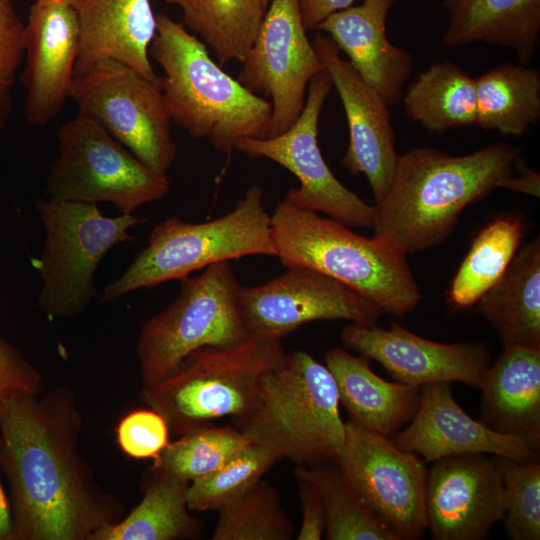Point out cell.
<instances>
[{
  "label": "cell",
  "mask_w": 540,
  "mask_h": 540,
  "mask_svg": "<svg viewBox=\"0 0 540 540\" xmlns=\"http://www.w3.org/2000/svg\"><path fill=\"white\" fill-rule=\"evenodd\" d=\"M0 397V465L12 495L16 540H90L126 515L79 451L82 417L61 386Z\"/></svg>",
  "instance_id": "1"
},
{
  "label": "cell",
  "mask_w": 540,
  "mask_h": 540,
  "mask_svg": "<svg viewBox=\"0 0 540 540\" xmlns=\"http://www.w3.org/2000/svg\"><path fill=\"white\" fill-rule=\"evenodd\" d=\"M521 149L494 143L451 156L429 147L399 155L389 191L375 204V237L406 254L434 247L456 226L464 209L485 198L514 173Z\"/></svg>",
  "instance_id": "2"
},
{
  "label": "cell",
  "mask_w": 540,
  "mask_h": 540,
  "mask_svg": "<svg viewBox=\"0 0 540 540\" xmlns=\"http://www.w3.org/2000/svg\"><path fill=\"white\" fill-rule=\"evenodd\" d=\"M149 54L160 65V89L171 122L194 138H206L230 160L245 138H268L271 103L227 74L207 45L182 22L156 14Z\"/></svg>",
  "instance_id": "3"
},
{
  "label": "cell",
  "mask_w": 540,
  "mask_h": 540,
  "mask_svg": "<svg viewBox=\"0 0 540 540\" xmlns=\"http://www.w3.org/2000/svg\"><path fill=\"white\" fill-rule=\"evenodd\" d=\"M271 233L283 266L327 275L402 318L421 300L407 254L394 243L368 238L317 212L280 202L271 215Z\"/></svg>",
  "instance_id": "4"
},
{
  "label": "cell",
  "mask_w": 540,
  "mask_h": 540,
  "mask_svg": "<svg viewBox=\"0 0 540 540\" xmlns=\"http://www.w3.org/2000/svg\"><path fill=\"white\" fill-rule=\"evenodd\" d=\"M233 422L251 443L301 466L335 462L345 440L334 378L302 350L263 375L251 407Z\"/></svg>",
  "instance_id": "5"
},
{
  "label": "cell",
  "mask_w": 540,
  "mask_h": 540,
  "mask_svg": "<svg viewBox=\"0 0 540 540\" xmlns=\"http://www.w3.org/2000/svg\"><path fill=\"white\" fill-rule=\"evenodd\" d=\"M250 255L276 256L271 215L264 208L259 185L247 189L234 209L217 219L190 223L172 216L157 224L147 246L103 288L98 302L110 303L135 290Z\"/></svg>",
  "instance_id": "6"
},
{
  "label": "cell",
  "mask_w": 540,
  "mask_h": 540,
  "mask_svg": "<svg viewBox=\"0 0 540 540\" xmlns=\"http://www.w3.org/2000/svg\"><path fill=\"white\" fill-rule=\"evenodd\" d=\"M284 354L282 341L253 336L231 347H204L173 375L142 389L141 398L176 435L226 416L234 420L249 410L261 378Z\"/></svg>",
  "instance_id": "7"
},
{
  "label": "cell",
  "mask_w": 540,
  "mask_h": 540,
  "mask_svg": "<svg viewBox=\"0 0 540 540\" xmlns=\"http://www.w3.org/2000/svg\"><path fill=\"white\" fill-rule=\"evenodd\" d=\"M176 299L143 325L137 342L142 389L177 372L204 347H231L246 341L237 295L240 285L230 261L184 277Z\"/></svg>",
  "instance_id": "8"
},
{
  "label": "cell",
  "mask_w": 540,
  "mask_h": 540,
  "mask_svg": "<svg viewBox=\"0 0 540 540\" xmlns=\"http://www.w3.org/2000/svg\"><path fill=\"white\" fill-rule=\"evenodd\" d=\"M45 243L35 266L42 281L38 305L50 318L80 314L95 295L94 274L105 254L130 241L145 219L104 216L97 204L42 199L36 202Z\"/></svg>",
  "instance_id": "9"
},
{
  "label": "cell",
  "mask_w": 540,
  "mask_h": 540,
  "mask_svg": "<svg viewBox=\"0 0 540 540\" xmlns=\"http://www.w3.org/2000/svg\"><path fill=\"white\" fill-rule=\"evenodd\" d=\"M57 140L43 190L47 199L109 202L120 214H133L169 191L166 175L148 168L86 115L64 123Z\"/></svg>",
  "instance_id": "10"
},
{
  "label": "cell",
  "mask_w": 540,
  "mask_h": 540,
  "mask_svg": "<svg viewBox=\"0 0 540 540\" xmlns=\"http://www.w3.org/2000/svg\"><path fill=\"white\" fill-rule=\"evenodd\" d=\"M70 99L148 168L166 175L172 167L177 147L160 85L102 60L75 75Z\"/></svg>",
  "instance_id": "11"
},
{
  "label": "cell",
  "mask_w": 540,
  "mask_h": 540,
  "mask_svg": "<svg viewBox=\"0 0 540 540\" xmlns=\"http://www.w3.org/2000/svg\"><path fill=\"white\" fill-rule=\"evenodd\" d=\"M335 463L363 504L398 540L422 538L427 530L428 471L417 453L350 419Z\"/></svg>",
  "instance_id": "12"
},
{
  "label": "cell",
  "mask_w": 540,
  "mask_h": 540,
  "mask_svg": "<svg viewBox=\"0 0 540 540\" xmlns=\"http://www.w3.org/2000/svg\"><path fill=\"white\" fill-rule=\"evenodd\" d=\"M333 88L329 75L316 74L308 84L304 108L283 133L265 139L245 138L236 149L251 158H267L290 171L300 186L290 189L284 200L327 214L347 226L373 228L375 206L347 189L331 172L318 146V121Z\"/></svg>",
  "instance_id": "13"
},
{
  "label": "cell",
  "mask_w": 540,
  "mask_h": 540,
  "mask_svg": "<svg viewBox=\"0 0 540 540\" xmlns=\"http://www.w3.org/2000/svg\"><path fill=\"white\" fill-rule=\"evenodd\" d=\"M237 80L271 99L268 138L285 132L300 116L310 80L325 71L303 26L299 0H273ZM260 96V95H259Z\"/></svg>",
  "instance_id": "14"
},
{
  "label": "cell",
  "mask_w": 540,
  "mask_h": 540,
  "mask_svg": "<svg viewBox=\"0 0 540 540\" xmlns=\"http://www.w3.org/2000/svg\"><path fill=\"white\" fill-rule=\"evenodd\" d=\"M238 311L249 336L282 341L305 323L350 320L375 326L383 311L341 282L305 267L254 287L240 286Z\"/></svg>",
  "instance_id": "15"
},
{
  "label": "cell",
  "mask_w": 540,
  "mask_h": 540,
  "mask_svg": "<svg viewBox=\"0 0 540 540\" xmlns=\"http://www.w3.org/2000/svg\"><path fill=\"white\" fill-rule=\"evenodd\" d=\"M312 44L346 114L349 146L341 165L352 175L366 176L377 204L389 191L399 157L389 105L341 57L329 36L318 33Z\"/></svg>",
  "instance_id": "16"
},
{
  "label": "cell",
  "mask_w": 540,
  "mask_h": 540,
  "mask_svg": "<svg viewBox=\"0 0 540 540\" xmlns=\"http://www.w3.org/2000/svg\"><path fill=\"white\" fill-rule=\"evenodd\" d=\"M427 530L434 540H482L503 520L499 469L485 453L441 458L427 474Z\"/></svg>",
  "instance_id": "17"
},
{
  "label": "cell",
  "mask_w": 540,
  "mask_h": 540,
  "mask_svg": "<svg viewBox=\"0 0 540 540\" xmlns=\"http://www.w3.org/2000/svg\"><path fill=\"white\" fill-rule=\"evenodd\" d=\"M343 344L379 362L398 382L423 386L459 382L479 386L491 364L489 347L482 342L440 343L420 337L396 321L389 329L351 323L341 332Z\"/></svg>",
  "instance_id": "18"
},
{
  "label": "cell",
  "mask_w": 540,
  "mask_h": 540,
  "mask_svg": "<svg viewBox=\"0 0 540 540\" xmlns=\"http://www.w3.org/2000/svg\"><path fill=\"white\" fill-rule=\"evenodd\" d=\"M78 53L74 7L33 3L24 29L25 65L19 75L28 126L48 125L70 99Z\"/></svg>",
  "instance_id": "19"
},
{
  "label": "cell",
  "mask_w": 540,
  "mask_h": 540,
  "mask_svg": "<svg viewBox=\"0 0 540 540\" xmlns=\"http://www.w3.org/2000/svg\"><path fill=\"white\" fill-rule=\"evenodd\" d=\"M391 439L400 449L417 453L426 462L468 453L521 462L539 459L538 451L523 439L497 433L469 416L455 401L450 382L421 386L419 406L409 426Z\"/></svg>",
  "instance_id": "20"
},
{
  "label": "cell",
  "mask_w": 540,
  "mask_h": 540,
  "mask_svg": "<svg viewBox=\"0 0 540 540\" xmlns=\"http://www.w3.org/2000/svg\"><path fill=\"white\" fill-rule=\"evenodd\" d=\"M396 1L363 0L331 14L315 28L332 39L388 105L402 98L413 67L411 54L392 44L386 35L387 16Z\"/></svg>",
  "instance_id": "21"
},
{
  "label": "cell",
  "mask_w": 540,
  "mask_h": 540,
  "mask_svg": "<svg viewBox=\"0 0 540 540\" xmlns=\"http://www.w3.org/2000/svg\"><path fill=\"white\" fill-rule=\"evenodd\" d=\"M74 9L79 27L75 75L113 60L160 85L149 59L157 30L151 0H77Z\"/></svg>",
  "instance_id": "22"
},
{
  "label": "cell",
  "mask_w": 540,
  "mask_h": 540,
  "mask_svg": "<svg viewBox=\"0 0 540 540\" xmlns=\"http://www.w3.org/2000/svg\"><path fill=\"white\" fill-rule=\"evenodd\" d=\"M479 421L540 448V348L504 347L483 373Z\"/></svg>",
  "instance_id": "23"
},
{
  "label": "cell",
  "mask_w": 540,
  "mask_h": 540,
  "mask_svg": "<svg viewBox=\"0 0 540 540\" xmlns=\"http://www.w3.org/2000/svg\"><path fill=\"white\" fill-rule=\"evenodd\" d=\"M341 403L360 426L392 438L414 417L420 401L419 386L387 381L374 373L366 357L342 348L325 354Z\"/></svg>",
  "instance_id": "24"
},
{
  "label": "cell",
  "mask_w": 540,
  "mask_h": 540,
  "mask_svg": "<svg viewBox=\"0 0 540 540\" xmlns=\"http://www.w3.org/2000/svg\"><path fill=\"white\" fill-rule=\"evenodd\" d=\"M448 24L441 45L447 48L483 43L515 53L527 65L540 35V0H442Z\"/></svg>",
  "instance_id": "25"
},
{
  "label": "cell",
  "mask_w": 540,
  "mask_h": 540,
  "mask_svg": "<svg viewBox=\"0 0 540 540\" xmlns=\"http://www.w3.org/2000/svg\"><path fill=\"white\" fill-rule=\"evenodd\" d=\"M476 304L503 347L540 348L539 237L518 249L503 276Z\"/></svg>",
  "instance_id": "26"
},
{
  "label": "cell",
  "mask_w": 540,
  "mask_h": 540,
  "mask_svg": "<svg viewBox=\"0 0 540 540\" xmlns=\"http://www.w3.org/2000/svg\"><path fill=\"white\" fill-rule=\"evenodd\" d=\"M152 470L155 477L140 503L117 523L95 532L90 540H176L201 535L199 519L188 512L189 482Z\"/></svg>",
  "instance_id": "27"
},
{
  "label": "cell",
  "mask_w": 540,
  "mask_h": 540,
  "mask_svg": "<svg viewBox=\"0 0 540 540\" xmlns=\"http://www.w3.org/2000/svg\"><path fill=\"white\" fill-rule=\"evenodd\" d=\"M476 125L521 137L540 119V72L520 63L496 66L475 78Z\"/></svg>",
  "instance_id": "28"
},
{
  "label": "cell",
  "mask_w": 540,
  "mask_h": 540,
  "mask_svg": "<svg viewBox=\"0 0 540 540\" xmlns=\"http://www.w3.org/2000/svg\"><path fill=\"white\" fill-rule=\"evenodd\" d=\"M402 97L407 116L430 133L476 125L475 78L452 61L419 73Z\"/></svg>",
  "instance_id": "29"
},
{
  "label": "cell",
  "mask_w": 540,
  "mask_h": 540,
  "mask_svg": "<svg viewBox=\"0 0 540 540\" xmlns=\"http://www.w3.org/2000/svg\"><path fill=\"white\" fill-rule=\"evenodd\" d=\"M163 1L180 8L184 26L214 51L220 66L244 60L266 13L262 0Z\"/></svg>",
  "instance_id": "30"
},
{
  "label": "cell",
  "mask_w": 540,
  "mask_h": 540,
  "mask_svg": "<svg viewBox=\"0 0 540 540\" xmlns=\"http://www.w3.org/2000/svg\"><path fill=\"white\" fill-rule=\"evenodd\" d=\"M524 233L519 217L501 215L477 234L448 291L454 309L476 304L498 282L520 248Z\"/></svg>",
  "instance_id": "31"
},
{
  "label": "cell",
  "mask_w": 540,
  "mask_h": 540,
  "mask_svg": "<svg viewBox=\"0 0 540 540\" xmlns=\"http://www.w3.org/2000/svg\"><path fill=\"white\" fill-rule=\"evenodd\" d=\"M294 474L318 489L325 509L328 540H398L363 504L335 462L297 465Z\"/></svg>",
  "instance_id": "32"
},
{
  "label": "cell",
  "mask_w": 540,
  "mask_h": 540,
  "mask_svg": "<svg viewBox=\"0 0 540 540\" xmlns=\"http://www.w3.org/2000/svg\"><path fill=\"white\" fill-rule=\"evenodd\" d=\"M212 540H290L295 527L278 490L260 479L219 510Z\"/></svg>",
  "instance_id": "33"
},
{
  "label": "cell",
  "mask_w": 540,
  "mask_h": 540,
  "mask_svg": "<svg viewBox=\"0 0 540 540\" xmlns=\"http://www.w3.org/2000/svg\"><path fill=\"white\" fill-rule=\"evenodd\" d=\"M250 444L237 427L206 424L169 442L152 468L190 483L217 470Z\"/></svg>",
  "instance_id": "34"
},
{
  "label": "cell",
  "mask_w": 540,
  "mask_h": 540,
  "mask_svg": "<svg viewBox=\"0 0 540 540\" xmlns=\"http://www.w3.org/2000/svg\"><path fill=\"white\" fill-rule=\"evenodd\" d=\"M279 460L272 450L251 443L217 470L189 483L188 508L218 511L262 479Z\"/></svg>",
  "instance_id": "35"
},
{
  "label": "cell",
  "mask_w": 540,
  "mask_h": 540,
  "mask_svg": "<svg viewBox=\"0 0 540 540\" xmlns=\"http://www.w3.org/2000/svg\"><path fill=\"white\" fill-rule=\"evenodd\" d=\"M501 476L504 528L512 540L540 539V463L493 457Z\"/></svg>",
  "instance_id": "36"
},
{
  "label": "cell",
  "mask_w": 540,
  "mask_h": 540,
  "mask_svg": "<svg viewBox=\"0 0 540 540\" xmlns=\"http://www.w3.org/2000/svg\"><path fill=\"white\" fill-rule=\"evenodd\" d=\"M24 29L13 0H0V132L13 110L14 87L24 58Z\"/></svg>",
  "instance_id": "37"
},
{
  "label": "cell",
  "mask_w": 540,
  "mask_h": 540,
  "mask_svg": "<svg viewBox=\"0 0 540 540\" xmlns=\"http://www.w3.org/2000/svg\"><path fill=\"white\" fill-rule=\"evenodd\" d=\"M170 429L157 411L137 409L126 414L116 427L117 443L122 452L134 459L157 462L169 444Z\"/></svg>",
  "instance_id": "38"
},
{
  "label": "cell",
  "mask_w": 540,
  "mask_h": 540,
  "mask_svg": "<svg viewBox=\"0 0 540 540\" xmlns=\"http://www.w3.org/2000/svg\"><path fill=\"white\" fill-rule=\"evenodd\" d=\"M42 376L13 344L0 338V397L13 393L38 394Z\"/></svg>",
  "instance_id": "39"
},
{
  "label": "cell",
  "mask_w": 540,
  "mask_h": 540,
  "mask_svg": "<svg viewBox=\"0 0 540 540\" xmlns=\"http://www.w3.org/2000/svg\"><path fill=\"white\" fill-rule=\"evenodd\" d=\"M302 509V522L297 540H320L326 528V515L321 495L315 485L304 477L294 474Z\"/></svg>",
  "instance_id": "40"
},
{
  "label": "cell",
  "mask_w": 540,
  "mask_h": 540,
  "mask_svg": "<svg viewBox=\"0 0 540 540\" xmlns=\"http://www.w3.org/2000/svg\"><path fill=\"white\" fill-rule=\"evenodd\" d=\"M355 0H299L300 14L304 28L315 30L318 24L331 14L345 9Z\"/></svg>",
  "instance_id": "41"
},
{
  "label": "cell",
  "mask_w": 540,
  "mask_h": 540,
  "mask_svg": "<svg viewBox=\"0 0 540 540\" xmlns=\"http://www.w3.org/2000/svg\"><path fill=\"white\" fill-rule=\"evenodd\" d=\"M514 169L518 171V175L513 176L511 174L506 177L499 183L498 188H505L538 198L540 196V174L528 167L521 156L516 159Z\"/></svg>",
  "instance_id": "42"
},
{
  "label": "cell",
  "mask_w": 540,
  "mask_h": 540,
  "mask_svg": "<svg viewBox=\"0 0 540 540\" xmlns=\"http://www.w3.org/2000/svg\"><path fill=\"white\" fill-rule=\"evenodd\" d=\"M0 540H16L11 502L0 479Z\"/></svg>",
  "instance_id": "43"
},
{
  "label": "cell",
  "mask_w": 540,
  "mask_h": 540,
  "mask_svg": "<svg viewBox=\"0 0 540 540\" xmlns=\"http://www.w3.org/2000/svg\"><path fill=\"white\" fill-rule=\"evenodd\" d=\"M77 0H35L34 3L40 5H69L74 7Z\"/></svg>",
  "instance_id": "44"
},
{
  "label": "cell",
  "mask_w": 540,
  "mask_h": 540,
  "mask_svg": "<svg viewBox=\"0 0 540 540\" xmlns=\"http://www.w3.org/2000/svg\"><path fill=\"white\" fill-rule=\"evenodd\" d=\"M262 1H263V4H264L265 6H267L268 3L270 2V0H262Z\"/></svg>",
  "instance_id": "45"
}]
</instances>
